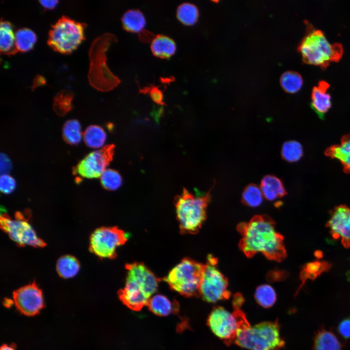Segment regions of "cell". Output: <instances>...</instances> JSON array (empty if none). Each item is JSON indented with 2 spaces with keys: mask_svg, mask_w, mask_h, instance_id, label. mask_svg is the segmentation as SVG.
<instances>
[{
  "mask_svg": "<svg viewBox=\"0 0 350 350\" xmlns=\"http://www.w3.org/2000/svg\"><path fill=\"white\" fill-rule=\"evenodd\" d=\"M260 188L263 197L269 201H274L286 194L282 181L274 175L265 176L261 181Z\"/></svg>",
  "mask_w": 350,
  "mask_h": 350,
  "instance_id": "cell-19",
  "label": "cell"
},
{
  "mask_svg": "<svg viewBox=\"0 0 350 350\" xmlns=\"http://www.w3.org/2000/svg\"><path fill=\"white\" fill-rule=\"evenodd\" d=\"M338 331L345 339L350 338V318L342 320L338 325Z\"/></svg>",
  "mask_w": 350,
  "mask_h": 350,
  "instance_id": "cell-36",
  "label": "cell"
},
{
  "mask_svg": "<svg viewBox=\"0 0 350 350\" xmlns=\"http://www.w3.org/2000/svg\"><path fill=\"white\" fill-rule=\"evenodd\" d=\"M308 273H309L304 269H302L301 271V272L300 273V275H299V276H300L299 277H300V279L301 280V283L300 285H299V287L298 288V290L296 292L295 295H297L298 293L299 290L302 288V287L305 284L307 279H309L308 278Z\"/></svg>",
  "mask_w": 350,
  "mask_h": 350,
  "instance_id": "cell-42",
  "label": "cell"
},
{
  "mask_svg": "<svg viewBox=\"0 0 350 350\" xmlns=\"http://www.w3.org/2000/svg\"><path fill=\"white\" fill-rule=\"evenodd\" d=\"M0 50L1 53L8 55L15 54L18 52L12 24L2 18L0 26Z\"/></svg>",
  "mask_w": 350,
  "mask_h": 350,
  "instance_id": "cell-21",
  "label": "cell"
},
{
  "mask_svg": "<svg viewBox=\"0 0 350 350\" xmlns=\"http://www.w3.org/2000/svg\"><path fill=\"white\" fill-rule=\"evenodd\" d=\"M325 154L332 158L338 159L342 164L344 172L350 174V134L343 136L339 144L328 148Z\"/></svg>",
  "mask_w": 350,
  "mask_h": 350,
  "instance_id": "cell-17",
  "label": "cell"
},
{
  "mask_svg": "<svg viewBox=\"0 0 350 350\" xmlns=\"http://www.w3.org/2000/svg\"><path fill=\"white\" fill-rule=\"evenodd\" d=\"M73 93L69 90H62L54 97L53 109L59 116H63L72 108Z\"/></svg>",
  "mask_w": 350,
  "mask_h": 350,
  "instance_id": "cell-27",
  "label": "cell"
},
{
  "mask_svg": "<svg viewBox=\"0 0 350 350\" xmlns=\"http://www.w3.org/2000/svg\"><path fill=\"white\" fill-rule=\"evenodd\" d=\"M124 29L132 33L141 31L146 25V19L143 13L138 9L126 11L122 17Z\"/></svg>",
  "mask_w": 350,
  "mask_h": 350,
  "instance_id": "cell-23",
  "label": "cell"
},
{
  "mask_svg": "<svg viewBox=\"0 0 350 350\" xmlns=\"http://www.w3.org/2000/svg\"><path fill=\"white\" fill-rule=\"evenodd\" d=\"M0 173L1 175L7 174L12 169V162L9 158L4 154H0Z\"/></svg>",
  "mask_w": 350,
  "mask_h": 350,
  "instance_id": "cell-37",
  "label": "cell"
},
{
  "mask_svg": "<svg viewBox=\"0 0 350 350\" xmlns=\"http://www.w3.org/2000/svg\"><path fill=\"white\" fill-rule=\"evenodd\" d=\"M254 297L257 303L265 308L271 307L277 299L274 289L268 284L259 286L255 291Z\"/></svg>",
  "mask_w": 350,
  "mask_h": 350,
  "instance_id": "cell-31",
  "label": "cell"
},
{
  "mask_svg": "<svg viewBox=\"0 0 350 350\" xmlns=\"http://www.w3.org/2000/svg\"><path fill=\"white\" fill-rule=\"evenodd\" d=\"M275 221L266 215H256L248 222L237 226L242 236L239 243L248 258L262 253L270 260L280 262L287 257L283 236L276 229Z\"/></svg>",
  "mask_w": 350,
  "mask_h": 350,
  "instance_id": "cell-1",
  "label": "cell"
},
{
  "mask_svg": "<svg viewBox=\"0 0 350 350\" xmlns=\"http://www.w3.org/2000/svg\"><path fill=\"white\" fill-rule=\"evenodd\" d=\"M217 258L211 255L207 257L200 285L199 296L210 303L228 299L230 296L228 280L217 268Z\"/></svg>",
  "mask_w": 350,
  "mask_h": 350,
  "instance_id": "cell-9",
  "label": "cell"
},
{
  "mask_svg": "<svg viewBox=\"0 0 350 350\" xmlns=\"http://www.w3.org/2000/svg\"><path fill=\"white\" fill-rule=\"evenodd\" d=\"M106 135L101 127L91 125L88 127L84 133V140L86 144L92 148H100L105 143Z\"/></svg>",
  "mask_w": 350,
  "mask_h": 350,
  "instance_id": "cell-26",
  "label": "cell"
},
{
  "mask_svg": "<svg viewBox=\"0 0 350 350\" xmlns=\"http://www.w3.org/2000/svg\"><path fill=\"white\" fill-rule=\"evenodd\" d=\"M86 24L62 16L52 25L49 32L47 43L54 51L70 54L85 40Z\"/></svg>",
  "mask_w": 350,
  "mask_h": 350,
  "instance_id": "cell-7",
  "label": "cell"
},
{
  "mask_svg": "<svg viewBox=\"0 0 350 350\" xmlns=\"http://www.w3.org/2000/svg\"><path fill=\"white\" fill-rule=\"evenodd\" d=\"M314 350H342V345L332 332L321 329L314 338Z\"/></svg>",
  "mask_w": 350,
  "mask_h": 350,
  "instance_id": "cell-22",
  "label": "cell"
},
{
  "mask_svg": "<svg viewBox=\"0 0 350 350\" xmlns=\"http://www.w3.org/2000/svg\"><path fill=\"white\" fill-rule=\"evenodd\" d=\"M56 268L59 276L64 279H69L74 277L78 273L80 269V263L74 257L67 255L61 257L58 260Z\"/></svg>",
  "mask_w": 350,
  "mask_h": 350,
  "instance_id": "cell-24",
  "label": "cell"
},
{
  "mask_svg": "<svg viewBox=\"0 0 350 350\" xmlns=\"http://www.w3.org/2000/svg\"><path fill=\"white\" fill-rule=\"evenodd\" d=\"M0 350H16V349L12 345L3 344L1 346Z\"/></svg>",
  "mask_w": 350,
  "mask_h": 350,
  "instance_id": "cell-45",
  "label": "cell"
},
{
  "mask_svg": "<svg viewBox=\"0 0 350 350\" xmlns=\"http://www.w3.org/2000/svg\"><path fill=\"white\" fill-rule=\"evenodd\" d=\"M303 81L301 75L295 71H286L280 76V84L287 93H295L301 88Z\"/></svg>",
  "mask_w": 350,
  "mask_h": 350,
  "instance_id": "cell-28",
  "label": "cell"
},
{
  "mask_svg": "<svg viewBox=\"0 0 350 350\" xmlns=\"http://www.w3.org/2000/svg\"><path fill=\"white\" fill-rule=\"evenodd\" d=\"M314 256L317 259H321L323 256L322 251L320 250H316L314 252Z\"/></svg>",
  "mask_w": 350,
  "mask_h": 350,
  "instance_id": "cell-47",
  "label": "cell"
},
{
  "mask_svg": "<svg viewBox=\"0 0 350 350\" xmlns=\"http://www.w3.org/2000/svg\"><path fill=\"white\" fill-rule=\"evenodd\" d=\"M263 197L260 187L251 184L245 188L242 193V201L248 207H257L262 204Z\"/></svg>",
  "mask_w": 350,
  "mask_h": 350,
  "instance_id": "cell-32",
  "label": "cell"
},
{
  "mask_svg": "<svg viewBox=\"0 0 350 350\" xmlns=\"http://www.w3.org/2000/svg\"><path fill=\"white\" fill-rule=\"evenodd\" d=\"M115 147L109 144L89 153L73 168V175L87 178L101 176L113 159Z\"/></svg>",
  "mask_w": 350,
  "mask_h": 350,
  "instance_id": "cell-13",
  "label": "cell"
},
{
  "mask_svg": "<svg viewBox=\"0 0 350 350\" xmlns=\"http://www.w3.org/2000/svg\"><path fill=\"white\" fill-rule=\"evenodd\" d=\"M346 275L347 280L350 281V270H349L346 272Z\"/></svg>",
  "mask_w": 350,
  "mask_h": 350,
  "instance_id": "cell-49",
  "label": "cell"
},
{
  "mask_svg": "<svg viewBox=\"0 0 350 350\" xmlns=\"http://www.w3.org/2000/svg\"><path fill=\"white\" fill-rule=\"evenodd\" d=\"M125 269V285L118 292V297L127 307L139 311L147 305L151 296L157 291L158 279L141 262L126 264Z\"/></svg>",
  "mask_w": 350,
  "mask_h": 350,
  "instance_id": "cell-2",
  "label": "cell"
},
{
  "mask_svg": "<svg viewBox=\"0 0 350 350\" xmlns=\"http://www.w3.org/2000/svg\"><path fill=\"white\" fill-rule=\"evenodd\" d=\"M234 342L248 350H279L285 344L277 320L245 325L238 330Z\"/></svg>",
  "mask_w": 350,
  "mask_h": 350,
  "instance_id": "cell-5",
  "label": "cell"
},
{
  "mask_svg": "<svg viewBox=\"0 0 350 350\" xmlns=\"http://www.w3.org/2000/svg\"><path fill=\"white\" fill-rule=\"evenodd\" d=\"M128 235L117 227H101L90 237L89 250L100 258L114 259L117 249L128 240Z\"/></svg>",
  "mask_w": 350,
  "mask_h": 350,
  "instance_id": "cell-11",
  "label": "cell"
},
{
  "mask_svg": "<svg viewBox=\"0 0 350 350\" xmlns=\"http://www.w3.org/2000/svg\"><path fill=\"white\" fill-rule=\"evenodd\" d=\"M176 46L175 41L171 37L158 35L152 40L151 50L153 54L160 58H168L174 54Z\"/></svg>",
  "mask_w": 350,
  "mask_h": 350,
  "instance_id": "cell-20",
  "label": "cell"
},
{
  "mask_svg": "<svg viewBox=\"0 0 350 350\" xmlns=\"http://www.w3.org/2000/svg\"><path fill=\"white\" fill-rule=\"evenodd\" d=\"M15 44L18 51L24 52L32 49L37 37L35 33L28 28H21L15 32Z\"/></svg>",
  "mask_w": 350,
  "mask_h": 350,
  "instance_id": "cell-25",
  "label": "cell"
},
{
  "mask_svg": "<svg viewBox=\"0 0 350 350\" xmlns=\"http://www.w3.org/2000/svg\"><path fill=\"white\" fill-rule=\"evenodd\" d=\"M330 87L326 81H319L317 86L314 87L311 93V105L318 116L323 118L332 105L331 96L327 92Z\"/></svg>",
  "mask_w": 350,
  "mask_h": 350,
  "instance_id": "cell-16",
  "label": "cell"
},
{
  "mask_svg": "<svg viewBox=\"0 0 350 350\" xmlns=\"http://www.w3.org/2000/svg\"><path fill=\"white\" fill-rule=\"evenodd\" d=\"M205 265L191 258H185L172 268L163 280L172 290L182 296H199Z\"/></svg>",
  "mask_w": 350,
  "mask_h": 350,
  "instance_id": "cell-6",
  "label": "cell"
},
{
  "mask_svg": "<svg viewBox=\"0 0 350 350\" xmlns=\"http://www.w3.org/2000/svg\"><path fill=\"white\" fill-rule=\"evenodd\" d=\"M210 199V192L195 195L185 189L176 197L175 207L180 233L198 232L206 219V209Z\"/></svg>",
  "mask_w": 350,
  "mask_h": 350,
  "instance_id": "cell-3",
  "label": "cell"
},
{
  "mask_svg": "<svg viewBox=\"0 0 350 350\" xmlns=\"http://www.w3.org/2000/svg\"><path fill=\"white\" fill-rule=\"evenodd\" d=\"M62 137L65 142L70 145H77L82 139L81 127L76 120H70L64 124Z\"/></svg>",
  "mask_w": 350,
  "mask_h": 350,
  "instance_id": "cell-30",
  "label": "cell"
},
{
  "mask_svg": "<svg viewBox=\"0 0 350 350\" xmlns=\"http://www.w3.org/2000/svg\"><path fill=\"white\" fill-rule=\"evenodd\" d=\"M207 322L212 332L228 344L234 341L238 330L249 323L240 309L230 313L220 306L213 309Z\"/></svg>",
  "mask_w": 350,
  "mask_h": 350,
  "instance_id": "cell-8",
  "label": "cell"
},
{
  "mask_svg": "<svg viewBox=\"0 0 350 350\" xmlns=\"http://www.w3.org/2000/svg\"><path fill=\"white\" fill-rule=\"evenodd\" d=\"M41 6L45 9L52 10L54 9L57 5L58 1L57 0H39L38 1Z\"/></svg>",
  "mask_w": 350,
  "mask_h": 350,
  "instance_id": "cell-40",
  "label": "cell"
},
{
  "mask_svg": "<svg viewBox=\"0 0 350 350\" xmlns=\"http://www.w3.org/2000/svg\"><path fill=\"white\" fill-rule=\"evenodd\" d=\"M298 50L304 63L322 69L330 62H338L343 54L341 44H331L322 31L311 28L300 42Z\"/></svg>",
  "mask_w": 350,
  "mask_h": 350,
  "instance_id": "cell-4",
  "label": "cell"
},
{
  "mask_svg": "<svg viewBox=\"0 0 350 350\" xmlns=\"http://www.w3.org/2000/svg\"><path fill=\"white\" fill-rule=\"evenodd\" d=\"M330 218L326 226L334 239L341 238L345 248L350 247V208L346 205L335 207L330 212Z\"/></svg>",
  "mask_w": 350,
  "mask_h": 350,
  "instance_id": "cell-15",
  "label": "cell"
},
{
  "mask_svg": "<svg viewBox=\"0 0 350 350\" xmlns=\"http://www.w3.org/2000/svg\"><path fill=\"white\" fill-rule=\"evenodd\" d=\"M150 96L153 101L158 104L163 105V94L160 90L155 87L151 88L150 91Z\"/></svg>",
  "mask_w": 350,
  "mask_h": 350,
  "instance_id": "cell-38",
  "label": "cell"
},
{
  "mask_svg": "<svg viewBox=\"0 0 350 350\" xmlns=\"http://www.w3.org/2000/svg\"><path fill=\"white\" fill-rule=\"evenodd\" d=\"M321 261H314L307 263L303 266V269L306 270L309 273H317L320 266Z\"/></svg>",
  "mask_w": 350,
  "mask_h": 350,
  "instance_id": "cell-39",
  "label": "cell"
},
{
  "mask_svg": "<svg viewBox=\"0 0 350 350\" xmlns=\"http://www.w3.org/2000/svg\"><path fill=\"white\" fill-rule=\"evenodd\" d=\"M0 228L20 246L42 247L46 243L36 235L29 222L28 214L17 212L14 218L3 212L0 215Z\"/></svg>",
  "mask_w": 350,
  "mask_h": 350,
  "instance_id": "cell-10",
  "label": "cell"
},
{
  "mask_svg": "<svg viewBox=\"0 0 350 350\" xmlns=\"http://www.w3.org/2000/svg\"><path fill=\"white\" fill-rule=\"evenodd\" d=\"M317 277H318V276L316 273H308V278L309 279L311 280H315Z\"/></svg>",
  "mask_w": 350,
  "mask_h": 350,
  "instance_id": "cell-48",
  "label": "cell"
},
{
  "mask_svg": "<svg viewBox=\"0 0 350 350\" xmlns=\"http://www.w3.org/2000/svg\"><path fill=\"white\" fill-rule=\"evenodd\" d=\"M176 17L182 23L186 25L195 24L199 17L197 6L191 3L185 2L180 4L176 10Z\"/></svg>",
  "mask_w": 350,
  "mask_h": 350,
  "instance_id": "cell-29",
  "label": "cell"
},
{
  "mask_svg": "<svg viewBox=\"0 0 350 350\" xmlns=\"http://www.w3.org/2000/svg\"><path fill=\"white\" fill-rule=\"evenodd\" d=\"M101 183L106 190L115 191L122 184V178L120 174L113 169H106L101 176Z\"/></svg>",
  "mask_w": 350,
  "mask_h": 350,
  "instance_id": "cell-34",
  "label": "cell"
},
{
  "mask_svg": "<svg viewBox=\"0 0 350 350\" xmlns=\"http://www.w3.org/2000/svg\"><path fill=\"white\" fill-rule=\"evenodd\" d=\"M303 148L300 143L295 140L284 142L281 149V156L283 159L294 162L298 161L303 156Z\"/></svg>",
  "mask_w": 350,
  "mask_h": 350,
  "instance_id": "cell-33",
  "label": "cell"
},
{
  "mask_svg": "<svg viewBox=\"0 0 350 350\" xmlns=\"http://www.w3.org/2000/svg\"><path fill=\"white\" fill-rule=\"evenodd\" d=\"M16 187L15 179L7 175H1L0 178V189L1 192L8 194L12 192Z\"/></svg>",
  "mask_w": 350,
  "mask_h": 350,
  "instance_id": "cell-35",
  "label": "cell"
},
{
  "mask_svg": "<svg viewBox=\"0 0 350 350\" xmlns=\"http://www.w3.org/2000/svg\"><path fill=\"white\" fill-rule=\"evenodd\" d=\"M14 303V300L10 299H5L3 302V305L6 308L10 307Z\"/></svg>",
  "mask_w": 350,
  "mask_h": 350,
  "instance_id": "cell-46",
  "label": "cell"
},
{
  "mask_svg": "<svg viewBox=\"0 0 350 350\" xmlns=\"http://www.w3.org/2000/svg\"><path fill=\"white\" fill-rule=\"evenodd\" d=\"M13 297L17 310L26 316L37 315L44 306L42 290L35 282L17 289Z\"/></svg>",
  "mask_w": 350,
  "mask_h": 350,
  "instance_id": "cell-14",
  "label": "cell"
},
{
  "mask_svg": "<svg viewBox=\"0 0 350 350\" xmlns=\"http://www.w3.org/2000/svg\"><path fill=\"white\" fill-rule=\"evenodd\" d=\"M147 305L149 310L155 315L167 316L178 311L179 306L175 301H171L166 296L158 294L149 299Z\"/></svg>",
  "mask_w": 350,
  "mask_h": 350,
  "instance_id": "cell-18",
  "label": "cell"
},
{
  "mask_svg": "<svg viewBox=\"0 0 350 350\" xmlns=\"http://www.w3.org/2000/svg\"><path fill=\"white\" fill-rule=\"evenodd\" d=\"M244 302V298L241 294L240 293L236 294L234 296L233 300V306L234 309H240V307H241Z\"/></svg>",
  "mask_w": 350,
  "mask_h": 350,
  "instance_id": "cell-41",
  "label": "cell"
},
{
  "mask_svg": "<svg viewBox=\"0 0 350 350\" xmlns=\"http://www.w3.org/2000/svg\"><path fill=\"white\" fill-rule=\"evenodd\" d=\"M45 83V80L44 78L40 75H37L34 80L33 88L40 85H42Z\"/></svg>",
  "mask_w": 350,
  "mask_h": 350,
  "instance_id": "cell-44",
  "label": "cell"
},
{
  "mask_svg": "<svg viewBox=\"0 0 350 350\" xmlns=\"http://www.w3.org/2000/svg\"><path fill=\"white\" fill-rule=\"evenodd\" d=\"M332 266V264L328 262L321 261V264L319 268V270L317 273V274L319 276L320 275V274L324 272H327L329 271V270L331 268Z\"/></svg>",
  "mask_w": 350,
  "mask_h": 350,
  "instance_id": "cell-43",
  "label": "cell"
},
{
  "mask_svg": "<svg viewBox=\"0 0 350 350\" xmlns=\"http://www.w3.org/2000/svg\"><path fill=\"white\" fill-rule=\"evenodd\" d=\"M104 36L95 39L89 51L90 61L88 79L90 84L98 90L105 91L109 88L110 73L105 62Z\"/></svg>",
  "mask_w": 350,
  "mask_h": 350,
  "instance_id": "cell-12",
  "label": "cell"
}]
</instances>
